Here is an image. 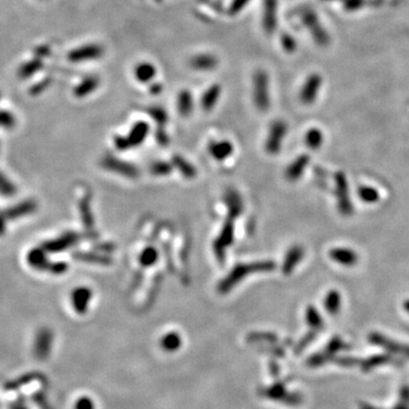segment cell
<instances>
[{"mask_svg":"<svg viewBox=\"0 0 409 409\" xmlns=\"http://www.w3.org/2000/svg\"><path fill=\"white\" fill-rule=\"evenodd\" d=\"M92 298V290L89 289L88 286H78L77 289L73 290L72 292V304L74 309L78 313H86L88 309V305L90 303Z\"/></svg>","mask_w":409,"mask_h":409,"instance_id":"obj_16","label":"cell"},{"mask_svg":"<svg viewBox=\"0 0 409 409\" xmlns=\"http://www.w3.org/2000/svg\"><path fill=\"white\" fill-rule=\"evenodd\" d=\"M324 307L326 312L331 315H336L339 313L341 308V294L338 290H331L326 293L324 298Z\"/></svg>","mask_w":409,"mask_h":409,"instance_id":"obj_25","label":"cell"},{"mask_svg":"<svg viewBox=\"0 0 409 409\" xmlns=\"http://www.w3.org/2000/svg\"><path fill=\"white\" fill-rule=\"evenodd\" d=\"M40 68H41V62H39V60H33V62L24 65L21 69V73L23 77H30V75L33 74V72L39 70Z\"/></svg>","mask_w":409,"mask_h":409,"instance_id":"obj_37","label":"cell"},{"mask_svg":"<svg viewBox=\"0 0 409 409\" xmlns=\"http://www.w3.org/2000/svg\"><path fill=\"white\" fill-rule=\"evenodd\" d=\"M288 131V125L283 121H275L271 124L269 136H267L265 149L271 155H276L282 148L284 136Z\"/></svg>","mask_w":409,"mask_h":409,"instance_id":"obj_5","label":"cell"},{"mask_svg":"<svg viewBox=\"0 0 409 409\" xmlns=\"http://www.w3.org/2000/svg\"><path fill=\"white\" fill-rule=\"evenodd\" d=\"M275 267L276 264L272 261H261L249 263V264H239L219 282V284L217 285L218 292L223 294L229 293L244 277L251 275L253 273L271 272L275 270Z\"/></svg>","mask_w":409,"mask_h":409,"instance_id":"obj_1","label":"cell"},{"mask_svg":"<svg viewBox=\"0 0 409 409\" xmlns=\"http://www.w3.org/2000/svg\"><path fill=\"white\" fill-rule=\"evenodd\" d=\"M306 321L315 330H319L323 327V319L321 314L314 306H308L306 309Z\"/></svg>","mask_w":409,"mask_h":409,"instance_id":"obj_32","label":"cell"},{"mask_svg":"<svg viewBox=\"0 0 409 409\" xmlns=\"http://www.w3.org/2000/svg\"><path fill=\"white\" fill-rule=\"evenodd\" d=\"M172 165L176 167L182 175L187 178H194L197 175L196 167L178 155H174L172 157Z\"/></svg>","mask_w":409,"mask_h":409,"instance_id":"obj_24","label":"cell"},{"mask_svg":"<svg viewBox=\"0 0 409 409\" xmlns=\"http://www.w3.org/2000/svg\"><path fill=\"white\" fill-rule=\"evenodd\" d=\"M277 27V0L263 2V29L267 34H273Z\"/></svg>","mask_w":409,"mask_h":409,"instance_id":"obj_10","label":"cell"},{"mask_svg":"<svg viewBox=\"0 0 409 409\" xmlns=\"http://www.w3.org/2000/svg\"><path fill=\"white\" fill-rule=\"evenodd\" d=\"M322 2H336V0H322Z\"/></svg>","mask_w":409,"mask_h":409,"instance_id":"obj_44","label":"cell"},{"mask_svg":"<svg viewBox=\"0 0 409 409\" xmlns=\"http://www.w3.org/2000/svg\"><path fill=\"white\" fill-rule=\"evenodd\" d=\"M403 308H405V310L407 313H409V299H407L405 303H403Z\"/></svg>","mask_w":409,"mask_h":409,"instance_id":"obj_43","label":"cell"},{"mask_svg":"<svg viewBox=\"0 0 409 409\" xmlns=\"http://www.w3.org/2000/svg\"><path fill=\"white\" fill-rule=\"evenodd\" d=\"M101 166L110 172H115L116 174L123 175L129 178H135L139 176V170L133 164L126 163L124 161L116 158L114 156H106L102 158Z\"/></svg>","mask_w":409,"mask_h":409,"instance_id":"obj_7","label":"cell"},{"mask_svg":"<svg viewBox=\"0 0 409 409\" xmlns=\"http://www.w3.org/2000/svg\"><path fill=\"white\" fill-rule=\"evenodd\" d=\"M234 241V225L233 219L229 218L227 222L223 224V228L220 230L218 238L214 241V252L218 261L222 262L225 257L227 249L231 246Z\"/></svg>","mask_w":409,"mask_h":409,"instance_id":"obj_6","label":"cell"},{"mask_svg":"<svg viewBox=\"0 0 409 409\" xmlns=\"http://www.w3.org/2000/svg\"><path fill=\"white\" fill-rule=\"evenodd\" d=\"M80 210H81L84 227H86L88 230H91L92 231L93 230V216H92V211H91V207H90V199H89V197H84L83 199H81Z\"/></svg>","mask_w":409,"mask_h":409,"instance_id":"obj_30","label":"cell"},{"mask_svg":"<svg viewBox=\"0 0 409 409\" xmlns=\"http://www.w3.org/2000/svg\"><path fill=\"white\" fill-rule=\"evenodd\" d=\"M305 143L307 148L312 150H317L321 148L323 143V133L318 129H310L305 135Z\"/></svg>","mask_w":409,"mask_h":409,"instance_id":"obj_29","label":"cell"},{"mask_svg":"<svg viewBox=\"0 0 409 409\" xmlns=\"http://www.w3.org/2000/svg\"><path fill=\"white\" fill-rule=\"evenodd\" d=\"M194 108V97L191 92L183 90L177 97V110L182 116H189Z\"/></svg>","mask_w":409,"mask_h":409,"instance_id":"obj_26","label":"cell"},{"mask_svg":"<svg viewBox=\"0 0 409 409\" xmlns=\"http://www.w3.org/2000/svg\"><path fill=\"white\" fill-rule=\"evenodd\" d=\"M322 77L317 73L310 74L300 91V100L305 105H312L316 100L319 89L322 87Z\"/></svg>","mask_w":409,"mask_h":409,"instance_id":"obj_8","label":"cell"},{"mask_svg":"<svg viewBox=\"0 0 409 409\" xmlns=\"http://www.w3.org/2000/svg\"><path fill=\"white\" fill-rule=\"evenodd\" d=\"M369 341L374 343L376 346H380L384 348V349L390 350L394 354H402L403 356L409 357V347L405 345H400L393 340H390L388 338H385V336L379 334V333H373V334L369 336Z\"/></svg>","mask_w":409,"mask_h":409,"instance_id":"obj_13","label":"cell"},{"mask_svg":"<svg viewBox=\"0 0 409 409\" xmlns=\"http://www.w3.org/2000/svg\"><path fill=\"white\" fill-rule=\"evenodd\" d=\"M158 259V251L156 248L154 247H147L141 251L139 256V262L141 266L143 267H150L153 266Z\"/></svg>","mask_w":409,"mask_h":409,"instance_id":"obj_31","label":"cell"},{"mask_svg":"<svg viewBox=\"0 0 409 409\" xmlns=\"http://www.w3.org/2000/svg\"><path fill=\"white\" fill-rule=\"evenodd\" d=\"M281 45L283 47V49L288 53H293V51L297 49V41L294 40V38L289 34V33H283L281 35Z\"/></svg>","mask_w":409,"mask_h":409,"instance_id":"obj_36","label":"cell"},{"mask_svg":"<svg viewBox=\"0 0 409 409\" xmlns=\"http://www.w3.org/2000/svg\"><path fill=\"white\" fill-rule=\"evenodd\" d=\"M304 256H305V249L302 246L294 244V246L291 247L288 252H286L283 261V265H282V272H283V274L290 275L295 267H297L299 262L303 261Z\"/></svg>","mask_w":409,"mask_h":409,"instance_id":"obj_12","label":"cell"},{"mask_svg":"<svg viewBox=\"0 0 409 409\" xmlns=\"http://www.w3.org/2000/svg\"><path fill=\"white\" fill-rule=\"evenodd\" d=\"M149 133V124L147 122H138L135 123L132 129H131L130 133L126 135V139H128V142L130 148L138 147L141 143L143 142L147 138V135Z\"/></svg>","mask_w":409,"mask_h":409,"instance_id":"obj_19","label":"cell"},{"mask_svg":"<svg viewBox=\"0 0 409 409\" xmlns=\"http://www.w3.org/2000/svg\"><path fill=\"white\" fill-rule=\"evenodd\" d=\"M115 147L119 150H128L130 149V145L126 139V135H116L114 138Z\"/></svg>","mask_w":409,"mask_h":409,"instance_id":"obj_40","label":"cell"},{"mask_svg":"<svg viewBox=\"0 0 409 409\" xmlns=\"http://www.w3.org/2000/svg\"><path fill=\"white\" fill-rule=\"evenodd\" d=\"M98 87H99V79L95 77V75L87 77L78 84L77 88H75L74 95L79 98L86 97L95 91Z\"/></svg>","mask_w":409,"mask_h":409,"instance_id":"obj_21","label":"cell"},{"mask_svg":"<svg viewBox=\"0 0 409 409\" xmlns=\"http://www.w3.org/2000/svg\"><path fill=\"white\" fill-rule=\"evenodd\" d=\"M148 114L153 117V120L158 124V129H164L167 122V114L163 108L159 107H149L147 108Z\"/></svg>","mask_w":409,"mask_h":409,"instance_id":"obj_35","label":"cell"},{"mask_svg":"<svg viewBox=\"0 0 409 409\" xmlns=\"http://www.w3.org/2000/svg\"><path fill=\"white\" fill-rule=\"evenodd\" d=\"M233 150V144L228 140L211 141L208 145V152L216 161H224V159L229 158L232 155Z\"/></svg>","mask_w":409,"mask_h":409,"instance_id":"obj_18","label":"cell"},{"mask_svg":"<svg viewBox=\"0 0 409 409\" xmlns=\"http://www.w3.org/2000/svg\"><path fill=\"white\" fill-rule=\"evenodd\" d=\"M250 0H232L231 6L229 8V13L231 15H236L239 12L242 11V8L244 6H247Z\"/></svg>","mask_w":409,"mask_h":409,"instance_id":"obj_39","label":"cell"},{"mask_svg":"<svg viewBox=\"0 0 409 409\" xmlns=\"http://www.w3.org/2000/svg\"><path fill=\"white\" fill-rule=\"evenodd\" d=\"M357 194H358V197L360 198V200L363 201V203H366V204H375V203H378L379 199H380L379 191L376 190L375 188H373V187L360 185L358 188V191H357Z\"/></svg>","mask_w":409,"mask_h":409,"instance_id":"obj_27","label":"cell"},{"mask_svg":"<svg viewBox=\"0 0 409 409\" xmlns=\"http://www.w3.org/2000/svg\"><path fill=\"white\" fill-rule=\"evenodd\" d=\"M310 162V158L308 155L303 154L298 156L294 161L290 164L285 171V177L288 178L289 181L294 182L297 181L298 178L303 176V174L306 170V167L308 166V164Z\"/></svg>","mask_w":409,"mask_h":409,"instance_id":"obj_17","label":"cell"},{"mask_svg":"<svg viewBox=\"0 0 409 409\" xmlns=\"http://www.w3.org/2000/svg\"><path fill=\"white\" fill-rule=\"evenodd\" d=\"M253 103L258 110L266 111L270 108L269 75L263 69H258L252 79Z\"/></svg>","mask_w":409,"mask_h":409,"instance_id":"obj_2","label":"cell"},{"mask_svg":"<svg viewBox=\"0 0 409 409\" xmlns=\"http://www.w3.org/2000/svg\"><path fill=\"white\" fill-rule=\"evenodd\" d=\"M365 0H343V7L348 12L358 11L359 8L364 6Z\"/></svg>","mask_w":409,"mask_h":409,"instance_id":"obj_38","label":"cell"},{"mask_svg":"<svg viewBox=\"0 0 409 409\" xmlns=\"http://www.w3.org/2000/svg\"><path fill=\"white\" fill-rule=\"evenodd\" d=\"M74 257L79 261H83L87 263H95L99 265H109L111 262L109 257L99 255V253H90V252H75Z\"/></svg>","mask_w":409,"mask_h":409,"instance_id":"obj_28","label":"cell"},{"mask_svg":"<svg viewBox=\"0 0 409 409\" xmlns=\"http://www.w3.org/2000/svg\"><path fill=\"white\" fill-rule=\"evenodd\" d=\"M134 77L141 83L150 82L156 77V67L150 63H140L134 68Z\"/></svg>","mask_w":409,"mask_h":409,"instance_id":"obj_23","label":"cell"},{"mask_svg":"<svg viewBox=\"0 0 409 409\" xmlns=\"http://www.w3.org/2000/svg\"><path fill=\"white\" fill-rule=\"evenodd\" d=\"M173 170V165L166 162H156L150 165V173L156 176L170 175Z\"/></svg>","mask_w":409,"mask_h":409,"instance_id":"obj_34","label":"cell"},{"mask_svg":"<svg viewBox=\"0 0 409 409\" xmlns=\"http://www.w3.org/2000/svg\"><path fill=\"white\" fill-rule=\"evenodd\" d=\"M220 96V87L218 84H214L210 88L207 89L201 98V107L205 111H210L214 106L217 103Z\"/></svg>","mask_w":409,"mask_h":409,"instance_id":"obj_22","label":"cell"},{"mask_svg":"<svg viewBox=\"0 0 409 409\" xmlns=\"http://www.w3.org/2000/svg\"><path fill=\"white\" fill-rule=\"evenodd\" d=\"M217 58L210 54H200L192 57L190 66L196 70H211L217 66Z\"/></svg>","mask_w":409,"mask_h":409,"instance_id":"obj_20","label":"cell"},{"mask_svg":"<svg viewBox=\"0 0 409 409\" xmlns=\"http://www.w3.org/2000/svg\"><path fill=\"white\" fill-rule=\"evenodd\" d=\"M300 17H302L304 25L312 33L315 42L322 47L327 46L328 42H330V36H328V33L321 24V22H319L316 13L312 8H306L300 13Z\"/></svg>","mask_w":409,"mask_h":409,"instance_id":"obj_3","label":"cell"},{"mask_svg":"<svg viewBox=\"0 0 409 409\" xmlns=\"http://www.w3.org/2000/svg\"><path fill=\"white\" fill-rule=\"evenodd\" d=\"M156 139L158 141L159 144H162L163 147H166V144L168 143V138H167V134L165 133V131L164 129H158L157 132H156Z\"/></svg>","mask_w":409,"mask_h":409,"instance_id":"obj_41","label":"cell"},{"mask_svg":"<svg viewBox=\"0 0 409 409\" xmlns=\"http://www.w3.org/2000/svg\"><path fill=\"white\" fill-rule=\"evenodd\" d=\"M224 201H225V205H227V207H228L229 218L236 219L242 214L243 201H242L241 197H240L238 191L233 190V189L228 190L227 192H225Z\"/></svg>","mask_w":409,"mask_h":409,"instance_id":"obj_14","label":"cell"},{"mask_svg":"<svg viewBox=\"0 0 409 409\" xmlns=\"http://www.w3.org/2000/svg\"><path fill=\"white\" fill-rule=\"evenodd\" d=\"M103 55V48L97 44L86 45L74 49L68 54V59L73 63L86 62V60H93L100 58Z\"/></svg>","mask_w":409,"mask_h":409,"instance_id":"obj_9","label":"cell"},{"mask_svg":"<svg viewBox=\"0 0 409 409\" xmlns=\"http://www.w3.org/2000/svg\"><path fill=\"white\" fill-rule=\"evenodd\" d=\"M30 263L39 270H46V269L50 270V266H51V264H49V263L46 259L45 252H42L41 250H34L31 252Z\"/></svg>","mask_w":409,"mask_h":409,"instance_id":"obj_33","label":"cell"},{"mask_svg":"<svg viewBox=\"0 0 409 409\" xmlns=\"http://www.w3.org/2000/svg\"><path fill=\"white\" fill-rule=\"evenodd\" d=\"M336 180V196L338 200V208L345 216H349L354 213V207L349 195V185H348L347 176L345 173L338 172L334 176Z\"/></svg>","mask_w":409,"mask_h":409,"instance_id":"obj_4","label":"cell"},{"mask_svg":"<svg viewBox=\"0 0 409 409\" xmlns=\"http://www.w3.org/2000/svg\"><path fill=\"white\" fill-rule=\"evenodd\" d=\"M80 237L78 233H73V232H69L64 234L58 239H55V240H51V241L47 242L45 244V249L47 250L50 251V252H58V251H63V250H66L69 247L74 246L75 243L79 242Z\"/></svg>","mask_w":409,"mask_h":409,"instance_id":"obj_15","label":"cell"},{"mask_svg":"<svg viewBox=\"0 0 409 409\" xmlns=\"http://www.w3.org/2000/svg\"><path fill=\"white\" fill-rule=\"evenodd\" d=\"M328 256L333 262L346 267L355 266L359 259L358 253L349 248H333L328 252Z\"/></svg>","mask_w":409,"mask_h":409,"instance_id":"obj_11","label":"cell"},{"mask_svg":"<svg viewBox=\"0 0 409 409\" xmlns=\"http://www.w3.org/2000/svg\"><path fill=\"white\" fill-rule=\"evenodd\" d=\"M162 89H163V87L161 86V84H158V83H154L153 86L150 87V92H152L153 95H158V93H161Z\"/></svg>","mask_w":409,"mask_h":409,"instance_id":"obj_42","label":"cell"}]
</instances>
